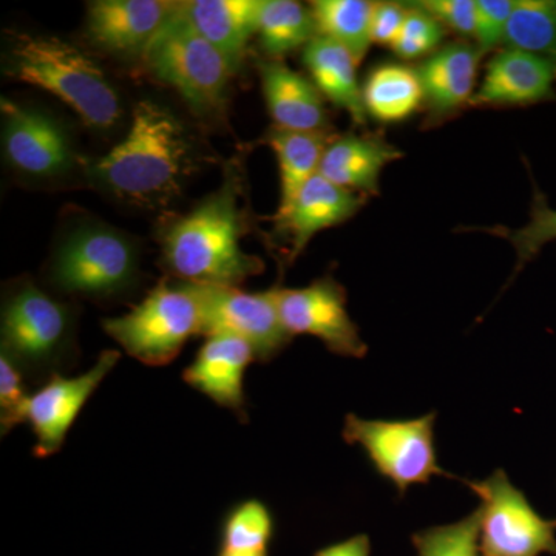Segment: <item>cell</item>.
Returning a JSON list of instances; mask_svg holds the SVG:
<instances>
[{
  "label": "cell",
  "instance_id": "4dcf8cb0",
  "mask_svg": "<svg viewBox=\"0 0 556 556\" xmlns=\"http://www.w3.org/2000/svg\"><path fill=\"white\" fill-rule=\"evenodd\" d=\"M447 28L433 16L413 3L407 10L402 30L394 40L393 49L401 60L413 61L437 53Z\"/></svg>",
  "mask_w": 556,
  "mask_h": 556
},
{
  "label": "cell",
  "instance_id": "30bf717a",
  "mask_svg": "<svg viewBox=\"0 0 556 556\" xmlns=\"http://www.w3.org/2000/svg\"><path fill=\"white\" fill-rule=\"evenodd\" d=\"M197 288L203 311L201 336L232 334L247 340L258 362L273 361L291 342L278 311L276 288L263 292L207 285Z\"/></svg>",
  "mask_w": 556,
  "mask_h": 556
},
{
  "label": "cell",
  "instance_id": "cb8c5ba5",
  "mask_svg": "<svg viewBox=\"0 0 556 556\" xmlns=\"http://www.w3.org/2000/svg\"><path fill=\"white\" fill-rule=\"evenodd\" d=\"M362 93L367 115L380 123L407 119L424 101L416 70L397 64L372 70Z\"/></svg>",
  "mask_w": 556,
  "mask_h": 556
},
{
  "label": "cell",
  "instance_id": "603a6c76",
  "mask_svg": "<svg viewBox=\"0 0 556 556\" xmlns=\"http://www.w3.org/2000/svg\"><path fill=\"white\" fill-rule=\"evenodd\" d=\"M336 135L329 130L300 131L273 126L266 134V144L276 153L280 167V204L277 212H283L303 186L316 177L320 169L325 150Z\"/></svg>",
  "mask_w": 556,
  "mask_h": 556
},
{
  "label": "cell",
  "instance_id": "ba28073f",
  "mask_svg": "<svg viewBox=\"0 0 556 556\" xmlns=\"http://www.w3.org/2000/svg\"><path fill=\"white\" fill-rule=\"evenodd\" d=\"M434 420L430 413L409 420H369L348 415L342 437L361 445L376 471L404 496L409 486L427 484L437 475H450L438 464Z\"/></svg>",
  "mask_w": 556,
  "mask_h": 556
},
{
  "label": "cell",
  "instance_id": "d590c367",
  "mask_svg": "<svg viewBox=\"0 0 556 556\" xmlns=\"http://www.w3.org/2000/svg\"><path fill=\"white\" fill-rule=\"evenodd\" d=\"M371 555V543L368 535H356L348 538L342 543L332 544L318 551L314 556H369Z\"/></svg>",
  "mask_w": 556,
  "mask_h": 556
},
{
  "label": "cell",
  "instance_id": "ac0fdd59",
  "mask_svg": "<svg viewBox=\"0 0 556 556\" xmlns=\"http://www.w3.org/2000/svg\"><path fill=\"white\" fill-rule=\"evenodd\" d=\"M478 47L466 42L448 43L417 67L422 86L427 124H439L470 104L477 84Z\"/></svg>",
  "mask_w": 556,
  "mask_h": 556
},
{
  "label": "cell",
  "instance_id": "8fae6325",
  "mask_svg": "<svg viewBox=\"0 0 556 556\" xmlns=\"http://www.w3.org/2000/svg\"><path fill=\"white\" fill-rule=\"evenodd\" d=\"M281 320L289 334L320 339L332 354L367 356L368 346L346 308V291L334 277L317 278L308 287H276Z\"/></svg>",
  "mask_w": 556,
  "mask_h": 556
},
{
  "label": "cell",
  "instance_id": "d6986e66",
  "mask_svg": "<svg viewBox=\"0 0 556 556\" xmlns=\"http://www.w3.org/2000/svg\"><path fill=\"white\" fill-rule=\"evenodd\" d=\"M404 153L382 134L336 135L325 150L318 174L340 188L362 195H378L387 164Z\"/></svg>",
  "mask_w": 556,
  "mask_h": 556
},
{
  "label": "cell",
  "instance_id": "8d00e7d4",
  "mask_svg": "<svg viewBox=\"0 0 556 556\" xmlns=\"http://www.w3.org/2000/svg\"><path fill=\"white\" fill-rule=\"evenodd\" d=\"M217 556H269V555H268V552H262V554H239V552L222 551V548H219V554Z\"/></svg>",
  "mask_w": 556,
  "mask_h": 556
},
{
  "label": "cell",
  "instance_id": "52a82bcc",
  "mask_svg": "<svg viewBox=\"0 0 556 556\" xmlns=\"http://www.w3.org/2000/svg\"><path fill=\"white\" fill-rule=\"evenodd\" d=\"M73 314L67 305L24 281L9 292L2 306V353L24 375H56L72 345Z\"/></svg>",
  "mask_w": 556,
  "mask_h": 556
},
{
  "label": "cell",
  "instance_id": "44dd1931",
  "mask_svg": "<svg viewBox=\"0 0 556 556\" xmlns=\"http://www.w3.org/2000/svg\"><path fill=\"white\" fill-rule=\"evenodd\" d=\"M263 0H189L179 11L192 27L239 70L248 42L257 33Z\"/></svg>",
  "mask_w": 556,
  "mask_h": 556
},
{
  "label": "cell",
  "instance_id": "4316f807",
  "mask_svg": "<svg viewBox=\"0 0 556 556\" xmlns=\"http://www.w3.org/2000/svg\"><path fill=\"white\" fill-rule=\"evenodd\" d=\"M506 43L556 65V0H515Z\"/></svg>",
  "mask_w": 556,
  "mask_h": 556
},
{
  "label": "cell",
  "instance_id": "7a4b0ae2",
  "mask_svg": "<svg viewBox=\"0 0 556 556\" xmlns=\"http://www.w3.org/2000/svg\"><path fill=\"white\" fill-rule=\"evenodd\" d=\"M241 199V177L230 169L215 192L166 223L160 244L169 276L207 287H240L265 270L262 258L241 248L251 229Z\"/></svg>",
  "mask_w": 556,
  "mask_h": 556
},
{
  "label": "cell",
  "instance_id": "e0dca14e",
  "mask_svg": "<svg viewBox=\"0 0 556 556\" xmlns=\"http://www.w3.org/2000/svg\"><path fill=\"white\" fill-rule=\"evenodd\" d=\"M556 65L518 49L500 51L486 64L484 79L470 105H530L555 100Z\"/></svg>",
  "mask_w": 556,
  "mask_h": 556
},
{
  "label": "cell",
  "instance_id": "83f0119b",
  "mask_svg": "<svg viewBox=\"0 0 556 556\" xmlns=\"http://www.w3.org/2000/svg\"><path fill=\"white\" fill-rule=\"evenodd\" d=\"M274 532L269 508L258 500H249L230 510L222 533V551L239 554L268 552Z\"/></svg>",
  "mask_w": 556,
  "mask_h": 556
},
{
  "label": "cell",
  "instance_id": "9c48e42d",
  "mask_svg": "<svg viewBox=\"0 0 556 556\" xmlns=\"http://www.w3.org/2000/svg\"><path fill=\"white\" fill-rule=\"evenodd\" d=\"M481 500L479 547L482 556L556 555V522L530 506L506 471L496 470L484 481H464Z\"/></svg>",
  "mask_w": 556,
  "mask_h": 556
},
{
  "label": "cell",
  "instance_id": "1f68e13d",
  "mask_svg": "<svg viewBox=\"0 0 556 556\" xmlns=\"http://www.w3.org/2000/svg\"><path fill=\"white\" fill-rule=\"evenodd\" d=\"M25 375L7 354H0V428L2 437L25 422L28 399Z\"/></svg>",
  "mask_w": 556,
  "mask_h": 556
},
{
  "label": "cell",
  "instance_id": "277c9868",
  "mask_svg": "<svg viewBox=\"0 0 556 556\" xmlns=\"http://www.w3.org/2000/svg\"><path fill=\"white\" fill-rule=\"evenodd\" d=\"M141 58L146 72L177 90L197 115L217 116L225 110L236 70L182 16L179 2Z\"/></svg>",
  "mask_w": 556,
  "mask_h": 556
},
{
  "label": "cell",
  "instance_id": "2e32d148",
  "mask_svg": "<svg viewBox=\"0 0 556 556\" xmlns=\"http://www.w3.org/2000/svg\"><path fill=\"white\" fill-rule=\"evenodd\" d=\"M254 361L257 357L247 340L232 334L208 336L192 364L182 372V379L247 422L244 372Z\"/></svg>",
  "mask_w": 556,
  "mask_h": 556
},
{
  "label": "cell",
  "instance_id": "8992f818",
  "mask_svg": "<svg viewBox=\"0 0 556 556\" xmlns=\"http://www.w3.org/2000/svg\"><path fill=\"white\" fill-rule=\"evenodd\" d=\"M138 252L129 237L104 223L87 222L70 230L51 263L54 287L67 294L108 299L137 280Z\"/></svg>",
  "mask_w": 556,
  "mask_h": 556
},
{
  "label": "cell",
  "instance_id": "3957f363",
  "mask_svg": "<svg viewBox=\"0 0 556 556\" xmlns=\"http://www.w3.org/2000/svg\"><path fill=\"white\" fill-rule=\"evenodd\" d=\"M5 73L50 91L91 129H112L123 116L119 93L104 70L67 40L16 33L10 39Z\"/></svg>",
  "mask_w": 556,
  "mask_h": 556
},
{
  "label": "cell",
  "instance_id": "6da1fadb",
  "mask_svg": "<svg viewBox=\"0 0 556 556\" xmlns=\"http://www.w3.org/2000/svg\"><path fill=\"white\" fill-rule=\"evenodd\" d=\"M192 135L172 110L142 100L126 138L102 156L79 159L87 178L138 207H166L195 167Z\"/></svg>",
  "mask_w": 556,
  "mask_h": 556
},
{
  "label": "cell",
  "instance_id": "d4e9b609",
  "mask_svg": "<svg viewBox=\"0 0 556 556\" xmlns=\"http://www.w3.org/2000/svg\"><path fill=\"white\" fill-rule=\"evenodd\" d=\"M257 35L269 60H281L291 51L305 49L318 33L309 7L294 0H263Z\"/></svg>",
  "mask_w": 556,
  "mask_h": 556
},
{
  "label": "cell",
  "instance_id": "836d02e7",
  "mask_svg": "<svg viewBox=\"0 0 556 556\" xmlns=\"http://www.w3.org/2000/svg\"><path fill=\"white\" fill-rule=\"evenodd\" d=\"M416 5L441 22L445 28L459 33L464 38L475 39V30H477L475 0H424Z\"/></svg>",
  "mask_w": 556,
  "mask_h": 556
},
{
  "label": "cell",
  "instance_id": "484cf974",
  "mask_svg": "<svg viewBox=\"0 0 556 556\" xmlns=\"http://www.w3.org/2000/svg\"><path fill=\"white\" fill-rule=\"evenodd\" d=\"M318 36L340 43L361 64L371 46L372 2L365 0H317L311 2Z\"/></svg>",
  "mask_w": 556,
  "mask_h": 556
},
{
  "label": "cell",
  "instance_id": "ffe728a7",
  "mask_svg": "<svg viewBox=\"0 0 556 556\" xmlns=\"http://www.w3.org/2000/svg\"><path fill=\"white\" fill-rule=\"evenodd\" d=\"M258 72L274 126L300 131L329 130L325 98L313 80L281 60L260 62Z\"/></svg>",
  "mask_w": 556,
  "mask_h": 556
},
{
  "label": "cell",
  "instance_id": "7c38bea8",
  "mask_svg": "<svg viewBox=\"0 0 556 556\" xmlns=\"http://www.w3.org/2000/svg\"><path fill=\"white\" fill-rule=\"evenodd\" d=\"M2 146L7 163L31 178H54L75 167L67 131L42 110L2 98Z\"/></svg>",
  "mask_w": 556,
  "mask_h": 556
},
{
  "label": "cell",
  "instance_id": "9a60e30c",
  "mask_svg": "<svg viewBox=\"0 0 556 556\" xmlns=\"http://www.w3.org/2000/svg\"><path fill=\"white\" fill-rule=\"evenodd\" d=\"M177 9L166 0H97L87 7V36L110 53L142 56Z\"/></svg>",
  "mask_w": 556,
  "mask_h": 556
},
{
  "label": "cell",
  "instance_id": "d6a6232c",
  "mask_svg": "<svg viewBox=\"0 0 556 556\" xmlns=\"http://www.w3.org/2000/svg\"><path fill=\"white\" fill-rule=\"evenodd\" d=\"M514 3V0H475V39L481 56L495 50L501 42H506L507 25Z\"/></svg>",
  "mask_w": 556,
  "mask_h": 556
},
{
  "label": "cell",
  "instance_id": "5b68a950",
  "mask_svg": "<svg viewBox=\"0 0 556 556\" xmlns=\"http://www.w3.org/2000/svg\"><path fill=\"white\" fill-rule=\"evenodd\" d=\"M201 321L197 285L163 280L129 313L102 320V328L141 364L164 367L177 358L192 336H201Z\"/></svg>",
  "mask_w": 556,
  "mask_h": 556
},
{
  "label": "cell",
  "instance_id": "5bb4252c",
  "mask_svg": "<svg viewBox=\"0 0 556 556\" xmlns=\"http://www.w3.org/2000/svg\"><path fill=\"white\" fill-rule=\"evenodd\" d=\"M368 197L340 188L317 174L283 212L274 215V233L285 241L288 265L305 251L320 230L342 225L367 204Z\"/></svg>",
  "mask_w": 556,
  "mask_h": 556
},
{
  "label": "cell",
  "instance_id": "f1b7e54d",
  "mask_svg": "<svg viewBox=\"0 0 556 556\" xmlns=\"http://www.w3.org/2000/svg\"><path fill=\"white\" fill-rule=\"evenodd\" d=\"M533 188H535V193H533L532 207H530V219L526 226L518 229H508L504 226L479 229L507 240L515 248L517 266H515L514 277L525 268L530 260L540 254L541 249L556 240V208L548 206L546 197L536 188L535 182H533Z\"/></svg>",
  "mask_w": 556,
  "mask_h": 556
},
{
  "label": "cell",
  "instance_id": "e575fe53",
  "mask_svg": "<svg viewBox=\"0 0 556 556\" xmlns=\"http://www.w3.org/2000/svg\"><path fill=\"white\" fill-rule=\"evenodd\" d=\"M408 7L396 2L372 3L371 40L379 46H393L407 16Z\"/></svg>",
  "mask_w": 556,
  "mask_h": 556
},
{
  "label": "cell",
  "instance_id": "f546056e",
  "mask_svg": "<svg viewBox=\"0 0 556 556\" xmlns=\"http://www.w3.org/2000/svg\"><path fill=\"white\" fill-rule=\"evenodd\" d=\"M479 507L453 525L430 527L412 536L417 556H482L479 547Z\"/></svg>",
  "mask_w": 556,
  "mask_h": 556
},
{
  "label": "cell",
  "instance_id": "7402d4cb",
  "mask_svg": "<svg viewBox=\"0 0 556 556\" xmlns=\"http://www.w3.org/2000/svg\"><path fill=\"white\" fill-rule=\"evenodd\" d=\"M303 64L324 98L350 113L357 126L367 124L364 93L357 83V64L346 49L325 36H316L303 49Z\"/></svg>",
  "mask_w": 556,
  "mask_h": 556
},
{
  "label": "cell",
  "instance_id": "4fadbf2b",
  "mask_svg": "<svg viewBox=\"0 0 556 556\" xmlns=\"http://www.w3.org/2000/svg\"><path fill=\"white\" fill-rule=\"evenodd\" d=\"M119 357V351H102L89 371L76 378H64L56 372L36 393L30 394L25 422L30 424L36 437L33 455L49 457L60 452L80 409L115 368Z\"/></svg>",
  "mask_w": 556,
  "mask_h": 556
}]
</instances>
